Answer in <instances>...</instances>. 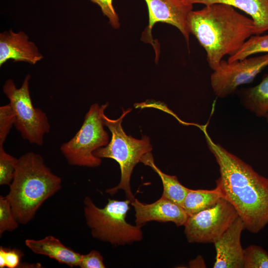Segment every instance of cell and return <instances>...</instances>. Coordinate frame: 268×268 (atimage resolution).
Masks as SVG:
<instances>
[{"label":"cell","mask_w":268,"mask_h":268,"mask_svg":"<svg viewBox=\"0 0 268 268\" xmlns=\"http://www.w3.org/2000/svg\"><path fill=\"white\" fill-rule=\"evenodd\" d=\"M208 123L198 124L209 151L219 166L216 181L223 198L229 201L243 220L245 229L257 234L268 224V178L211 139Z\"/></svg>","instance_id":"obj_1"},{"label":"cell","mask_w":268,"mask_h":268,"mask_svg":"<svg viewBox=\"0 0 268 268\" xmlns=\"http://www.w3.org/2000/svg\"><path fill=\"white\" fill-rule=\"evenodd\" d=\"M190 33L194 35L204 49L209 67L213 71L223 57L235 54L245 42L256 34L251 18L233 6L223 3L205 5L192 10L187 17Z\"/></svg>","instance_id":"obj_2"},{"label":"cell","mask_w":268,"mask_h":268,"mask_svg":"<svg viewBox=\"0 0 268 268\" xmlns=\"http://www.w3.org/2000/svg\"><path fill=\"white\" fill-rule=\"evenodd\" d=\"M62 188V179L54 174L42 156L26 152L19 158L6 195L19 223L26 224L44 202Z\"/></svg>","instance_id":"obj_3"},{"label":"cell","mask_w":268,"mask_h":268,"mask_svg":"<svg viewBox=\"0 0 268 268\" xmlns=\"http://www.w3.org/2000/svg\"><path fill=\"white\" fill-rule=\"evenodd\" d=\"M132 110L131 108L123 109L121 116L117 119L108 117L104 112L102 118L105 126L111 133V139L108 144L93 152V154L100 158H110L115 160L121 170V179L119 184L108 189L106 192L114 195L123 190L127 199L131 201L135 198L131 188V178L135 166L140 162L142 157L151 152L152 146L147 135L137 139L127 135L124 132L122 123L124 117Z\"/></svg>","instance_id":"obj_4"},{"label":"cell","mask_w":268,"mask_h":268,"mask_svg":"<svg viewBox=\"0 0 268 268\" xmlns=\"http://www.w3.org/2000/svg\"><path fill=\"white\" fill-rule=\"evenodd\" d=\"M84 214L92 237L113 245H124L141 241V227L126 221L131 201L108 200L103 208L97 207L89 197L84 200Z\"/></svg>","instance_id":"obj_5"},{"label":"cell","mask_w":268,"mask_h":268,"mask_svg":"<svg viewBox=\"0 0 268 268\" xmlns=\"http://www.w3.org/2000/svg\"><path fill=\"white\" fill-rule=\"evenodd\" d=\"M108 106V103L91 105L80 128L69 140L61 145L60 151L69 165L91 168L101 165V159L96 157L93 152L109 142L102 118Z\"/></svg>","instance_id":"obj_6"},{"label":"cell","mask_w":268,"mask_h":268,"mask_svg":"<svg viewBox=\"0 0 268 268\" xmlns=\"http://www.w3.org/2000/svg\"><path fill=\"white\" fill-rule=\"evenodd\" d=\"M30 79L31 75L27 74L18 88L12 79H8L2 86V91L9 101L15 117L14 126L22 138L41 146L44 135L50 131L51 125L46 114L34 107L29 91Z\"/></svg>","instance_id":"obj_7"},{"label":"cell","mask_w":268,"mask_h":268,"mask_svg":"<svg viewBox=\"0 0 268 268\" xmlns=\"http://www.w3.org/2000/svg\"><path fill=\"white\" fill-rule=\"evenodd\" d=\"M239 217L232 204L221 198L213 206L189 216L184 232L190 243H215Z\"/></svg>","instance_id":"obj_8"},{"label":"cell","mask_w":268,"mask_h":268,"mask_svg":"<svg viewBox=\"0 0 268 268\" xmlns=\"http://www.w3.org/2000/svg\"><path fill=\"white\" fill-rule=\"evenodd\" d=\"M268 66V53L231 63L222 60L210 76L213 91L219 98L227 97L234 93L238 86L252 82Z\"/></svg>","instance_id":"obj_9"},{"label":"cell","mask_w":268,"mask_h":268,"mask_svg":"<svg viewBox=\"0 0 268 268\" xmlns=\"http://www.w3.org/2000/svg\"><path fill=\"white\" fill-rule=\"evenodd\" d=\"M144 0L148 8L149 22L142 32L141 40L151 44L155 49L156 57H158L159 46L152 38L151 30L157 22L165 23L176 27L183 35L189 46L190 33L187 17L193 10V4L188 3L185 0Z\"/></svg>","instance_id":"obj_10"},{"label":"cell","mask_w":268,"mask_h":268,"mask_svg":"<svg viewBox=\"0 0 268 268\" xmlns=\"http://www.w3.org/2000/svg\"><path fill=\"white\" fill-rule=\"evenodd\" d=\"M135 211V223L142 227L149 221L171 222L177 227L184 226L189 216L184 209L163 197L151 203H144L134 198L131 201Z\"/></svg>","instance_id":"obj_11"},{"label":"cell","mask_w":268,"mask_h":268,"mask_svg":"<svg viewBox=\"0 0 268 268\" xmlns=\"http://www.w3.org/2000/svg\"><path fill=\"white\" fill-rule=\"evenodd\" d=\"M43 58L24 32H15L10 29L0 33V67L9 60L35 65Z\"/></svg>","instance_id":"obj_12"},{"label":"cell","mask_w":268,"mask_h":268,"mask_svg":"<svg viewBox=\"0 0 268 268\" xmlns=\"http://www.w3.org/2000/svg\"><path fill=\"white\" fill-rule=\"evenodd\" d=\"M245 229L239 216L215 243L216 257L214 268H243L244 249L241 237Z\"/></svg>","instance_id":"obj_13"},{"label":"cell","mask_w":268,"mask_h":268,"mask_svg":"<svg viewBox=\"0 0 268 268\" xmlns=\"http://www.w3.org/2000/svg\"><path fill=\"white\" fill-rule=\"evenodd\" d=\"M25 243L35 254L46 256L70 267H78L81 259L82 254L66 246L52 235L40 240L28 239Z\"/></svg>","instance_id":"obj_14"},{"label":"cell","mask_w":268,"mask_h":268,"mask_svg":"<svg viewBox=\"0 0 268 268\" xmlns=\"http://www.w3.org/2000/svg\"><path fill=\"white\" fill-rule=\"evenodd\" d=\"M194 4L204 5L223 3L240 9L251 16L256 27L255 35L268 31V0H185Z\"/></svg>","instance_id":"obj_15"},{"label":"cell","mask_w":268,"mask_h":268,"mask_svg":"<svg viewBox=\"0 0 268 268\" xmlns=\"http://www.w3.org/2000/svg\"><path fill=\"white\" fill-rule=\"evenodd\" d=\"M238 94L247 109L258 117H265L268 113V73L263 76L258 84L241 89Z\"/></svg>","instance_id":"obj_16"},{"label":"cell","mask_w":268,"mask_h":268,"mask_svg":"<svg viewBox=\"0 0 268 268\" xmlns=\"http://www.w3.org/2000/svg\"><path fill=\"white\" fill-rule=\"evenodd\" d=\"M140 162L150 167L160 177L163 187L161 196L174 201L183 207L185 199L190 189L182 185L176 176L167 174L157 167L151 152L144 155L141 158Z\"/></svg>","instance_id":"obj_17"},{"label":"cell","mask_w":268,"mask_h":268,"mask_svg":"<svg viewBox=\"0 0 268 268\" xmlns=\"http://www.w3.org/2000/svg\"><path fill=\"white\" fill-rule=\"evenodd\" d=\"M222 198V193L216 186L210 190L190 189L183 208L189 216H192L214 206Z\"/></svg>","instance_id":"obj_18"},{"label":"cell","mask_w":268,"mask_h":268,"mask_svg":"<svg viewBox=\"0 0 268 268\" xmlns=\"http://www.w3.org/2000/svg\"><path fill=\"white\" fill-rule=\"evenodd\" d=\"M259 53H268V34L251 36L235 54L229 57L227 62L231 63Z\"/></svg>","instance_id":"obj_19"},{"label":"cell","mask_w":268,"mask_h":268,"mask_svg":"<svg viewBox=\"0 0 268 268\" xmlns=\"http://www.w3.org/2000/svg\"><path fill=\"white\" fill-rule=\"evenodd\" d=\"M243 268H268V253L262 247L252 245L244 249Z\"/></svg>","instance_id":"obj_20"},{"label":"cell","mask_w":268,"mask_h":268,"mask_svg":"<svg viewBox=\"0 0 268 268\" xmlns=\"http://www.w3.org/2000/svg\"><path fill=\"white\" fill-rule=\"evenodd\" d=\"M3 146H0V185L9 186L14 177L18 158L7 153Z\"/></svg>","instance_id":"obj_21"},{"label":"cell","mask_w":268,"mask_h":268,"mask_svg":"<svg viewBox=\"0 0 268 268\" xmlns=\"http://www.w3.org/2000/svg\"><path fill=\"white\" fill-rule=\"evenodd\" d=\"M10 201L5 196H0V234L5 231H12L18 226Z\"/></svg>","instance_id":"obj_22"},{"label":"cell","mask_w":268,"mask_h":268,"mask_svg":"<svg viewBox=\"0 0 268 268\" xmlns=\"http://www.w3.org/2000/svg\"><path fill=\"white\" fill-rule=\"evenodd\" d=\"M15 117L8 103L0 107V146L3 145L12 127L14 126Z\"/></svg>","instance_id":"obj_23"},{"label":"cell","mask_w":268,"mask_h":268,"mask_svg":"<svg viewBox=\"0 0 268 268\" xmlns=\"http://www.w3.org/2000/svg\"><path fill=\"white\" fill-rule=\"evenodd\" d=\"M20 251L0 247V268H15L20 262L22 257Z\"/></svg>","instance_id":"obj_24"},{"label":"cell","mask_w":268,"mask_h":268,"mask_svg":"<svg viewBox=\"0 0 268 268\" xmlns=\"http://www.w3.org/2000/svg\"><path fill=\"white\" fill-rule=\"evenodd\" d=\"M96 3L100 8L104 16H106L111 26L118 29L120 27L119 18L113 4V0H89Z\"/></svg>","instance_id":"obj_25"},{"label":"cell","mask_w":268,"mask_h":268,"mask_svg":"<svg viewBox=\"0 0 268 268\" xmlns=\"http://www.w3.org/2000/svg\"><path fill=\"white\" fill-rule=\"evenodd\" d=\"M81 268H105L103 258L97 251L93 250L85 255H82L79 266Z\"/></svg>","instance_id":"obj_26"},{"label":"cell","mask_w":268,"mask_h":268,"mask_svg":"<svg viewBox=\"0 0 268 268\" xmlns=\"http://www.w3.org/2000/svg\"><path fill=\"white\" fill-rule=\"evenodd\" d=\"M191 268H205V265L202 257L199 256L195 259L192 260L189 263Z\"/></svg>","instance_id":"obj_27"},{"label":"cell","mask_w":268,"mask_h":268,"mask_svg":"<svg viewBox=\"0 0 268 268\" xmlns=\"http://www.w3.org/2000/svg\"><path fill=\"white\" fill-rule=\"evenodd\" d=\"M265 118L267 119V122L268 124V113L265 116Z\"/></svg>","instance_id":"obj_28"}]
</instances>
